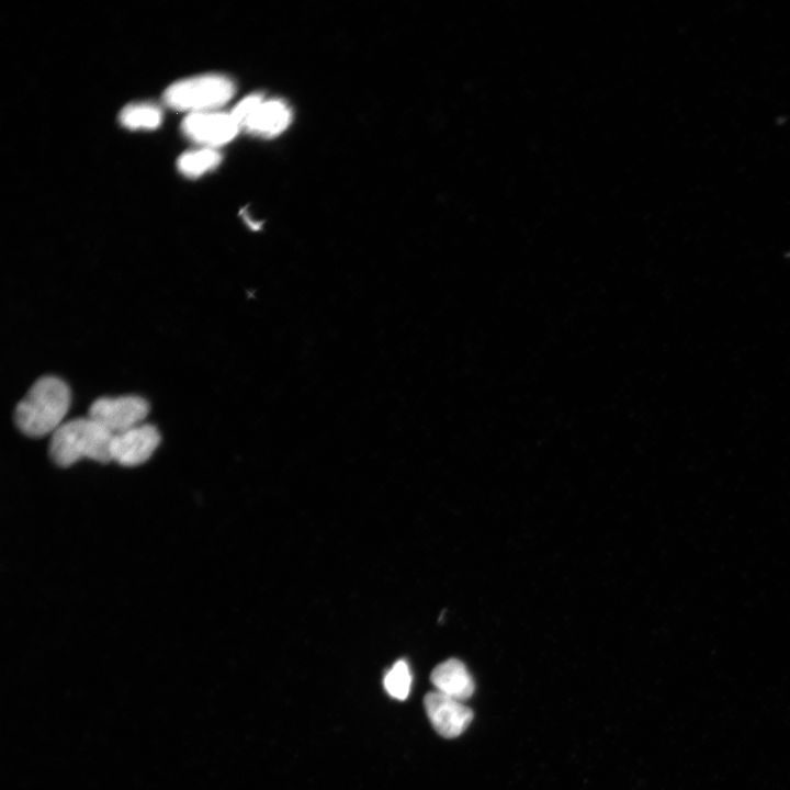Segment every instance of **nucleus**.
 Masks as SVG:
<instances>
[{
	"mask_svg": "<svg viewBox=\"0 0 790 790\" xmlns=\"http://www.w3.org/2000/svg\"><path fill=\"white\" fill-rule=\"evenodd\" d=\"M437 691L459 701L469 699L475 689L466 666L456 658L447 659L435 667L430 676Z\"/></svg>",
	"mask_w": 790,
	"mask_h": 790,
	"instance_id": "6e6552de",
	"label": "nucleus"
},
{
	"mask_svg": "<svg viewBox=\"0 0 790 790\" xmlns=\"http://www.w3.org/2000/svg\"><path fill=\"white\" fill-rule=\"evenodd\" d=\"M221 161V155L213 148H201L181 155L178 159V169L187 177H199L215 168Z\"/></svg>",
	"mask_w": 790,
	"mask_h": 790,
	"instance_id": "9b49d317",
	"label": "nucleus"
},
{
	"mask_svg": "<svg viewBox=\"0 0 790 790\" xmlns=\"http://www.w3.org/2000/svg\"><path fill=\"white\" fill-rule=\"evenodd\" d=\"M240 125L232 113L215 111L189 113L182 122V131L191 140L208 148L233 139Z\"/></svg>",
	"mask_w": 790,
	"mask_h": 790,
	"instance_id": "423d86ee",
	"label": "nucleus"
},
{
	"mask_svg": "<svg viewBox=\"0 0 790 790\" xmlns=\"http://www.w3.org/2000/svg\"><path fill=\"white\" fill-rule=\"evenodd\" d=\"M162 120L161 110L149 103L129 104L120 114L121 123L129 129H154Z\"/></svg>",
	"mask_w": 790,
	"mask_h": 790,
	"instance_id": "9d476101",
	"label": "nucleus"
},
{
	"mask_svg": "<svg viewBox=\"0 0 790 790\" xmlns=\"http://www.w3.org/2000/svg\"><path fill=\"white\" fill-rule=\"evenodd\" d=\"M70 400V390L61 379L42 376L16 405L15 425L29 437L53 433L63 424Z\"/></svg>",
	"mask_w": 790,
	"mask_h": 790,
	"instance_id": "f257e3e1",
	"label": "nucleus"
},
{
	"mask_svg": "<svg viewBox=\"0 0 790 790\" xmlns=\"http://www.w3.org/2000/svg\"><path fill=\"white\" fill-rule=\"evenodd\" d=\"M290 116V110L283 102L261 100L241 126L253 133L271 136L282 132L289 125Z\"/></svg>",
	"mask_w": 790,
	"mask_h": 790,
	"instance_id": "1a4fd4ad",
	"label": "nucleus"
},
{
	"mask_svg": "<svg viewBox=\"0 0 790 790\" xmlns=\"http://www.w3.org/2000/svg\"><path fill=\"white\" fill-rule=\"evenodd\" d=\"M149 411L147 400L135 395L100 397L89 408V417L112 435L126 431L145 420Z\"/></svg>",
	"mask_w": 790,
	"mask_h": 790,
	"instance_id": "20e7f679",
	"label": "nucleus"
},
{
	"mask_svg": "<svg viewBox=\"0 0 790 790\" xmlns=\"http://www.w3.org/2000/svg\"><path fill=\"white\" fill-rule=\"evenodd\" d=\"M235 86L217 74L194 76L169 86L163 100L170 108L190 113L208 112L232 99Z\"/></svg>",
	"mask_w": 790,
	"mask_h": 790,
	"instance_id": "7ed1b4c3",
	"label": "nucleus"
},
{
	"mask_svg": "<svg viewBox=\"0 0 790 790\" xmlns=\"http://www.w3.org/2000/svg\"><path fill=\"white\" fill-rule=\"evenodd\" d=\"M112 433L88 417L63 422L49 441V456L54 463L66 467L81 459L108 463L111 459Z\"/></svg>",
	"mask_w": 790,
	"mask_h": 790,
	"instance_id": "f03ea898",
	"label": "nucleus"
},
{
	"mask_svg": "<svg viewBox=\"0 0 790 790\" xmlns=\"http://www.w3.org/2000/svg\"><path fill=\"white\" fill-rule=\"evenodd\" d=\"M160 442L158 429L150 424H140L112 436L111 459L123 466L145 463Z\"/></svg>",
	"mask_w": 790,
	"mask_h": 790,
	"instance_id": "39448f33",
	"label": "nucleus"
},
{
	"mask_svg": "<svg viewBox=\"0 0 790 790\" xmlns=\"http://www.w3.org/2000/svg\"><path fill=\"white\" fill-rule=\"evenodd\" d=\"M424 704L430 723L445 738L461 735L473 720V711L462 701L437 690L425 696Z\"/></svg>",
	"mask_w": 790,
	"mask_h": 790,
	"instance_id": "0eeeda50",
	"label": "nucleus"
},
{
	"mask_svg": "<svg viewBox=\"0 0 790 790\" xmlns=\"http://www.w3.org/2000/svg\"><path fill=\"white\" fill-rule=\"evenodd\" d=\"M383 685L391 697L398 700H405L407 698L411 686V674L406 661H397L386 672Z\"/></svg>",
	"mask_w": 790,
	"mask_h": 790,
	"instance_id": "f8f14e48",
	"label": "nucleus"
}]
</instances>
